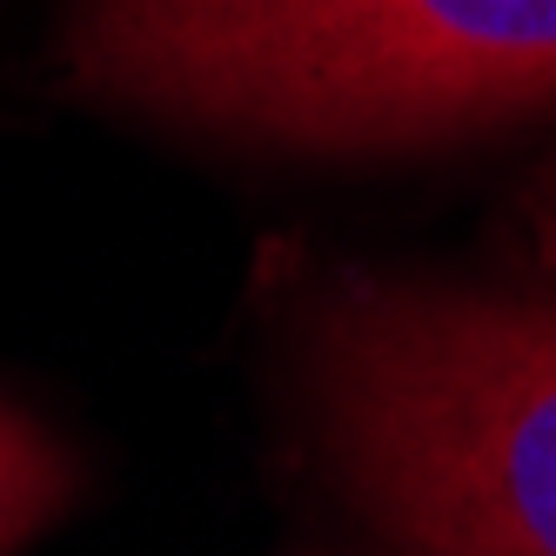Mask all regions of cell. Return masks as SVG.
<instances>
[{"instance_id": "cell-4", "label": "cell", "mask_w": 556, "mask_h": 556, "mask_svg": "<svg viewBox=\"0 0 556 556\" xmlns=\"http://www.w3.org/2000/svg\"><path fill=\"white\" fill-rule=\"evenodd\" d=\"M543 202H549V222H556V168H549V181H543Z\"/></svg>"}, {"instance_id": "cell-1", "label": "cell", "mask_w": 556, "mask_h": 556, "mask_svg": "<svg viewBox=\"0 0 556 556\" xmlns=\"http://www.w3.org/2000/svg\"><path fill=\"white\" fill-rule=\"evenodd\" d=\"M67 61L202 128L416 141L556 94V0H81Z\"/></svg>"}, {"instance_id": "cell-3", "label": "cell", "mask_w": 556, "mask_h": 556, "mask_svg": "<svg viewBox=\"0 0 556 556\" xmlns=\"http://www.w3.org/2000/svg\"><path fill=\"white\" fill-rule=\"evenodd\" d=\"M67 496H74L67 456L21 409L0 403V556L21 549Z\"/></svg>"}, {"instance_id": "cell-2", "label": "cell", "mask_w": 556, "mask_h": 556, "mask_svg": "<svg viewBox=\"0 0 556 556\" xmlns=\"http://www.w3.org/2000/svg\"><path fill=\"white\" fill-rule=\"evenodd\" d=\"M315 395L422 556H556V302L349 275L308 329Z\"/></svg>"}]
</instances>
